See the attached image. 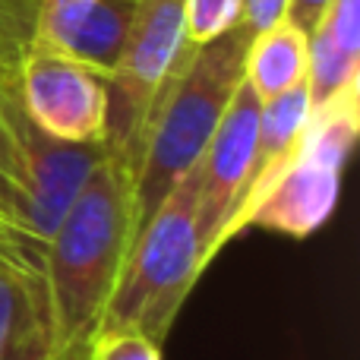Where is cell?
<instances>
[{"instance_id": "1", "label": "cell", "mask_w": 360, "mask_h": 360, "mask_svg": "<svg viewBox=\"0 0 360 360\" xmlns=\"http://www.w3.org/2000/svg\"><path fill=\"white\" fill-rule=\"evenodd\" d=\"M136 240L133 171L105 155L44 243L41 278L54 360H86Z\"/></svg>"}, {"instance_id": "2", "label": "cell", "mask_w": 360, "mask_h": 360, "mask_svg": "<svg viewBox=\"0 0 360 360\" xmlns=\"http://www.w3.org/2000/svg\"><path fill=\"white\" fill-rule=\"evenodd\" d=\"M253 32L234 25L205 44H193L146 127L143 152L133 171L136 234L174 184L202 158L234 92L243 82V57Z\"/></svg>"}, {"instance_id": "3", "label": "cell", "mask_w": 360, "mask_h": 360, "mask_svg": "<svg viewBox=\"0 0 360 360\" xmlns=\"http://www.w3.org/2000/svg\"><path fill=\"white\" fill-rule=\"evenodd\" d=\"M196 205L199 162L177 180L174 190L139 228L98 332L127 329L165 345L177 313L205 272Z\"/></svg>"}, {"instance_id": "4", "label": "cell", "mask_w": 360, "mask_h": 360, "mask_svg": "<svg viewBox=\"0 0 360 360\" xmlns=\"http://www.w3.org/2000/svg\"><path fill=\"white\" fill-rule=\"evenodd\" d=\"M184 0H139L130 35L105 79V155L136 171L158 95L193 48L184 35Z\"/></svg>"}, {"instance_id": "5", "label": "cell", "mask_w": 360, "mask_h": 360, "mask_svg": "<svg viewBox=\"0 0 360 360\" xmlns=\"http://www.w3.org/2000/svg\"><path fill=\"white\" fill-rule=\"evenodd\" d=\"M19 95L41 133L60 143H101L105 76L76 57L35 41L19 63Z\"/></svg>"}, {"instance_id": "6", "label": "cell", "mask_w": 360, "mask_h": 360, "mask_svg": "<svg viewBox=\"0 0 360 360\" xmlns=\"http://www.w3.org/2000/svg\"><path fill=\"white\" fill-rule=\"evenodd\" d=\"M259 105L256 92L240 82L221 124L215 127L202 158H199V205L196 224L202 240L205 269L221 253L224 231H228L240 199L247 193L256 158V127H259Z\"/></svg>"}, {"instance_id": "7", "label": "cell", "mask_w": 360, "mask_h": 360, "mask_svg": "<svg viewBox=\"0 0 360 360\" xmlns=\"http://www.w3.org/2000/svg\"><path fill=\"white\" fill-rule=\"evenodd\" d=\"M342 174L345 168L297 152L291 165L247 209L237 234H243L247 228H262L294 240L316 234L342 199Z\"/></svg>"}, {"instance_id": "8", "label": "cell", "mask_w": 360, "mask_h": 360, "mask_svg": "<svg viewBox=\"0 0 360 360\" xmlns=\"http://www.w3.org/2000/svg\"><path fill=\"white\" fill-rule=\"evenodd\" d=\"M0 360H54L41 269L0 253Z\"/></svg>"}, {"instance_id": "9", "label": "cell", "mask_w": 360, "mask_h": 360, "mask_svg": "<svg viewBox=\"0 0 360 360\" xmlns=\"http://www.w3.org/2000/svg\"><path fill=\"white\" fill-rule=\"evenodd\" d=\"M310 111H313V105H310V89H307V82H300V86L288 89V92L275 95V98H269L259 105L253 174H250L247 193H243V199H240V209L234 212L228 231H224V243L234 240L237 228H240V218L247 215V209L266 193V186L291 165L294 155H297V146H300V136H304V130H307Z\"/></svg>"}, {"instance_id": "10", "label": "cell", "mask_w": 360, "mask_h": 360, "mask_svg": "<svg viewBox=\"0 0 360 360\" xmlns=\"http://www.w3.org/2000/svg\"><path fill=\"white\" fill-rule=\"evenodd\" d=\"M136 6L139 0H92L67 29L57 32L51 41L38 44H51V48L76 57L79 63L92 67L95 73H101L108 79V73L114 70V63H117L120 51L127 44Z\"/></svg>"}, {"instance_id": "11", "label": "cell", "mask_w": 360, "mask_h": 360, "mask_svg": "<svg viewBox=\"0 0 360 360\" xmlns=\"http://www.w3.org/2000/svg\"><path fill=\"white\" fill-rule=\"evenodd\" d=\"M307 67H310V35L288 19H278L250 38L243 57V82L259 101H269L307 82Z\"/></svg>"}, {"instance_id": "12", "label": "cell", "mask_w": 360, "mask_h": 360, "mask_svg": "<svg viewBox=\"0 0 360 360\" xmlns=\"http://www.w3.org/2000/svg\"><path fill=\"white\" fill-rule=\"evenodd\" d=\"M184 35L190 44H205L243 22V0H184Z\"/></svg>"}, {"instance_id": "13", "label": "cell", "mask_w": 360, "mask_h": 360, "mask_svg": "<svg viewBox=\"0 0 360 360\" xmlns=\"http://www.w3.org/2000/svg\"><path fill=\"white\" fill-rule=\"evenodd\" d=\"M86 360H165V357H162V345H155L152 338L139 335V332L108 329L95 335V342L89 345Z\"/></svg>"}, {"instance_id": "14", "label": "cell", "mask_w": 360, "mask_h": 360, "mask_svg": "<svg viewBox=\"0 0 360 360\" xmlns=\"http://www.w3.org/2000/svg\"><path fill=\"white\" fill-rule=\"evenodd\" d=\"M92 0H41V16H38L35 41H51L57 32H63L79 16Z\"/></svg>"}, {"instance_id": "15", "label": "cell", "mask_w": 360, "mask_h": 360, "mask_svg": "<svg viewBox=\"0 0 360 360\" xmlns=\"http://www.w3.org/2000/svg\"><path fill=\"white\" fill-rule=\"evenodd\" d=\"M288 0H243V25L250 32H262L269 25H275L278 19H285Z\"/></svg>"}, {"instance_id": "16", "label": "cell", "mask_w": 360, "mask_h": 360, "mask_svg": "<svg viewBox=\"0 0 360 360\" xmlns=\"http://www.w3.org/2000/svg\"><path fill=\"white\" fill-rule=\"evenodd\" d=\"M332 0H288V10H285V19L288 22H294L300 32H307L310 35L313 29H316V22L323 19L326 6H329Z\"/></svg>"}, {"instance_id": "17", "label": "cell", "mask_w": 360, "mask_h": 360, "mask_svg": "<svg viewBox=\"0 0 360 360\" xmlns=\"http://www.w3.org/2000/svg\"><path fill=\"white\" fill-rule=\"evenodd\" d=\"M0 253H16V256H25L29 262H35L22 247H19V243H13V240H0ZM35 266H38V262H35ZM38 269H41V266H38Z\"/></svg>"}, {"instance_id": "18", "label": "cell", "mask_w": 360, "mask_h": 360, "mask_svg": "<svg viewBox=\"0 0 360 360\" xmlns=\"http://www.w3.org/2000/svg\"><path fill=\"white\" fill-rule=\"evenodd\" d=\"M0 240H13V243H19L16 237H13L10 231H6V224H4V221H0ZM19 247H22V243H19ZM22 250H25V247H22ZM25 253H29V250H25ZM29 256H32V253H29Z\"/></svg>"}, {"instance_id": "19", "label": "cell", "mask_w": 360, "mask_h": 360, "mask_svg": "<svg viewBox=\"0 0 360 360\" xmlns=\"http://www.w3.org/2000/svg\"><path fill=\"white\" fill-rule=\"evenodd\" d=\"M0 171H4V155H0ZM0 218H4V215H0Z\"/></svg>"}, {"instance_id": "20", "label": "cell", "mask_w": 360, "mask_h": 360, "mask_svg": "<svg viewBox=\"0 0 360 360\" xmlns=\"http://www.w3.org/2000/svg\"><path fill=\"white\" fill-rule=\"evenodd\" d=\"M0 221H4V218H0Z\"/></svg>"}]
</instances>
